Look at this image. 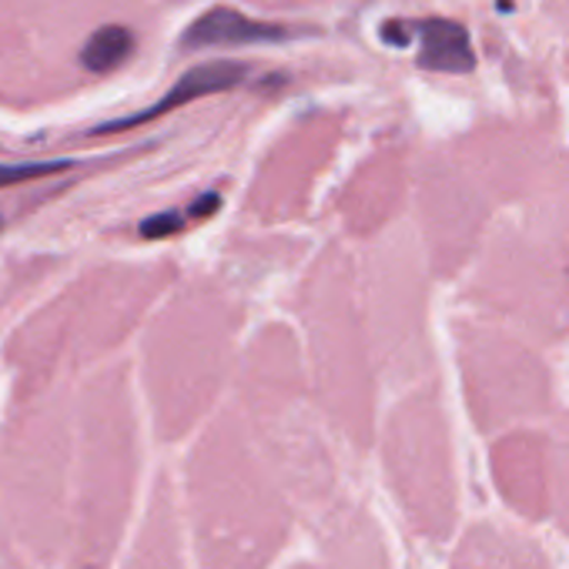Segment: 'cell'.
<instances>
[{
    "instance_id": "13",
    "label": "cell",
    "mask_w": 569,
    "mask_h": 569,
    "mask_svg": "<svg viewBox=\"0 0 569 569\" xmlns=\"http://www.w3.org/2000/svg\"><path fill=\"white\" fill-rule=\"evenodd\" d=\"M134 51V34L124 24H104L91 34V41L81 51V64L91 74H108L121 68Z\"/></svg>"
},
{
    "instance_id": "2",
    "label": "cell",
    "mask_w": 569,
    "mask_h": 569,
    "mask_svg": "<svg viewBox=\"0 0 569 569\" xmlns=\"http://www.w3.org/2000/svg\"><path fill=\"white\" fill-rule=\"evenodd\" d=\"M496 306L539 342L569 332V241L539 228H512L489 264Z\"/></svg>"
},
{
    "instance_id": "17",
    "label": "cell",
    "mask_w": 569,
    "mask_h": 569,
    "mask_svg": "<svg viewBox=\"0 0 569 569\" xmlns=\"http://www.w3.org/2000/svg\"><path fill=\"white\" fill-rule=\"evenodd\" d=\"M221 208V194L218 191H204L191 208H188V218H194V221H204V218H211L214 211Z\"/></svg>"
},
{
    "instance_id": "9",
    "label": "cell",
    "mask_w": 569,
    "mask_h": 569,
    "mask_svg": "<svg viewBox=\"0 0 569 569\" xmlns=\"http://www.w3.org/2000/svg\"><path fill=\"white\" fill-rule=\"evenodd\" d=\"M452 569H549L536 542L479 522L466 532L452 556Z\"/></svg>"
},
{
    "instance_id": "7",
    "label": "cell",
    "mask_w": 569,
    "mask_h": 569,
    "mask_svg": "<svg viewBox=\"0 0 569 569\" xmlns=\"http://www.w3.org/2000/svg\"><path fill=\"white\" fill-rule=\"evenodd\" d=\"M118 569H188L184 552V519L174 509L168 489H158L148 512L141 516L138 536Z\"/></svg>"
},
{
    "instance_id": "16",
    "label": "cell",
    "mask_w": 569,
    "mask_h": 569,
    "mask_svg": "<svg viewBox=\"0 0 569 569\" xmlns=\"http://www.w3.org/2000/svg\"><path fill=\"white\" fill-rule=\"evenodd\" d=\"M184 221H188V218H181L178 211H161V214H151V218H144V224H141V238L154 241V238L178 234V231L184 228Z\"/></svg>"
},
{
    "instance_id": "14",
    "label": "cell",
    "mask_w": 569,
    "mask_h": 569,
    "mask_svg": "<svg viewBox=\"0 0 569 569\" xmlns=\"http://www.w3.org/2000/svg\"><path fill=\"white\" fill-rule=\"evenodd\" d=\"M0 569H41L28 549L21 546L18 532H14V522L8 519V509L0 502Z\"/></svg>"
},
{
    "instance_id": "6",
    "label": "cell",
    "mask_w": 569,
    "mask_h": 569,
    "mask_svg": "<svg viewBox=\"0 0 569 569\" xmlns=\"http://www.w3.org/2000/svg\"><path fill=\"white\" fill-rule=\"evenodd\" d=\"M316 569H392L386 536L372 512L339 506L322 512V539Z\"/></svg>"
},
{
    "instance_id": "1",
    "label": "cell",
    "mask_w": 569,
    "mask_h": 569,
    "mask_svg": "<svg viewBox=\"0 0 569 569\" xmlns=\"http://www.w3.org/2000/svg\"><path fill=\"white\" fill-rule=\"evenodd\" d=\"M181 519H188L194 569H268L296 526L281 489L231 449L208 452L194 466Z\"/></svg>"
},
{
    "instance_id": "15",
    "label": "cell",
    "mask_w": 569,
    "mask_h": 569,
    "mask_svg": "<svg viewBox=\"0 0 569 569\" xmlns=\"http://www.w3.org/2000/svg\"><path fill=\"white\" fill-rule=\"evenodd\" d=\"M74 161H14V164H0V188L24 184L34 178H48L58 171H68Z\"/></svg>"
},
{
    "instance_id": "4",
    "label": "cell",
    "mask_w": 569,
    "mask_h": 569,
    "mask_svg": "<svg viewBox=\"0 0 569 569\" xmlns=\"http://www.w3.org/2000/svg\"><path fill=\"white\" fill-rule=\"evenodd\" d=\"M469 409L482 429L549 409L552 386L542 359L522 342L496 332H476L466 349Z\"/></svg>"
},
{
    "instance_id": "11",
    "label": "cell",
    "mask_w": 569,
    "mask_h": 569,
    "mask_svg": "<svg viewBox=\"0 0 569 569\" xmlns=\"http://www.w3.org/2000/svg\"><path fill=\"white\" fill-rule=\"evenodd\" d=\"M412 31H419L422 38V51H419V64L429 71H449V74H462L476 64L472 48H469V34L452 24V21H422L412 24Z\"/></svg>"
},
{
    "instance_id": "12",
    "label": "cell",
    "mask_w": 569,
    "mask_h": 569,
    "mask_svg": "<svg viewBox=\"0 0 569 569\" xmlns=\"http://www.w3.org/2000/svg\"><path fill=\"white\" fill-rule=\"evenodd\" d=\"M549 456V502L556 512L559 529L569 536V416H562L546 439Z\"/></svg>"
},
{
    "instance_id": "8",
    "label": "cell",
    "mask_w": 569,
    "mask_h": 569,
    "mask_svg": "<svg viewBox=\"0 0 569 569\" xmlns=\"http://www.w3.org/2000/svg\"><path fill=\"white\" fill-rule=\"evenodd\" d=\"M244 74H248V68L238 64V61H208V64H198V68L184 71V74L171 84V91H168L161 101H154L148 111L131 114V118H121V121H111V124H101L98 134H118V131L148 124V121H154V118H161V114H171V111H178V108H184V104H191V101H198V98L231 91V88H238V84L244 81Z\"/></svg>"
},
{
    "instance_id": "18",
    "label": "cell",
    "mask_w": 569,
    "mask_h": 569,
    "mask_svg": "<svg viewBox=\"0 0 569 569\" xmlns=\"http://www.w3.org/2000/svg\"><path fill=\"white\" fill-rule=\"evenodd\" d=\"M289 569H316L312 562H299V566H289Z\"/></svg>"
},
{
    "instance_id": "3",
    "label": "cell",
    "mask_w": 569,
    "mask_h": 569,
    "mask_svg": "<svg viewBox=\"0 0 569 569\" xmlns=\"http://www.w3.org/2000/svg\"><path fill=\"white\" fill-rule=\"evenodd\" d=\"M389 482L406 522L429 542H442L456 526V476L449 442L432 406L409 409L389 442Z\"/></svg>"
},
{
    "instance_id": "5",
    "label": "cell",
    "mask_w": 569,
    "mask_h": 569,
    "mask_svg": "<svg viewBox=\"0 0 569 569\" xmlns=\"http://www.w3.org/2000/svg\"><path fill=\"white\" fill-rule=\"evenodd\" d=\"M492 476L502 499L526 519H539L549 509V456L546 436L512 432L492 449Z\"/></svg>"
},
{
    "instance_id": "10",
    "label": "cell",
    "mask_w": 569,
    "mask_h": 569,
    "mask_svg": "<svg viewBox=\"0 0 569 569\" xmlns=\"http://www.w3.org/2000/svg\"><path fill=\"white\" fill-rule=\"evenodd\" d=\"M292 38V28L254 21L234 8H211L181 38V48L188 51H204V48H241V44H271Z\"/></svg>"
}]
</instances>
